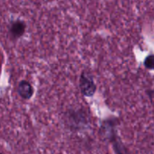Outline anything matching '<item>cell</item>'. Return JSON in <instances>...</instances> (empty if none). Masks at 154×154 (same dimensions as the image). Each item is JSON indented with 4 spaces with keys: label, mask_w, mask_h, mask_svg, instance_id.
Here are the masks:
<instances>
[{
    "label": "cell",
    "mask_w": 154,
    "mask_h": 154,
    "mask_svg": "<svg viewBox=\"0 0 154 154\" xmlns=\"http://www.w3.org/2000/svg\"><path fill=\"white\" fill-rule=\"evenodd\" d=\"M144 67L149 70H154V54L148 55L144 61Z\"/></svg>",
    "instance_id": "5b68a950"
},
{
    "label": "cell",
    "mask_w": 154,
    "mask_h": 154,
    "mask_svg": "<svg viewBox=\"0 0 154 154\" xmlns=\"http://www.w3.org/2000/svg\"><path fill=\"white\" fill-rule=\"evenodd\" d=\"M115 123L111 120H107L103 123L100 129V132L102 133V136L108 139V141H111L114 147H115L116 152L120 153V152H123L121 150V144L118 142V138L116 135V129H115Z\"/></svg>",
    "instance_id": "6da1fadb"
},
{
    "label": "cell",
    "mask_w": 154,
    "mask_h": 154,
    "mask_svg": "<svg viewBox=\"0 0 154 154\" xmlns=\"http://www.w3.org/2000/svg\"><path fill=\"white\" fill-rule=\"evenodd\" d=\"M17 93L23 99L29 100L34 94V89L29 82L23 80L18 84Z\"/></svg>",
    "instance_id": "3957f363"
},
{
    "label": "cell",
    "mask_w": 154,
    "mask_h": 154,
    "mask_svg": "<svg viewBox=\"0 0 154 154\" xmlns=\"http://www.w3.org/2000/svg\"><path fill=\"white\" fill-rule=\"evenodd\" d=\"M79 87L84 96L91 97L96 91V85L93 76L87 72H83L80 76Z\"/></svg>",
    "instance_id": "7a4b0ae2"
},
{
    "label": "cell",
    "mask_w": 154,
    "mask_h": 154,
    "mask_svg": "<svg viewBox=\"0 0 154 154\" xmlns=\"http://www.w3.org/2000/svg\"><path fill=\"white\" fill-rule=\"evenodd\" d=\"M26 23L20 20H16L11 23L9 26V32L14 38H18L24 34L26 31Z\"/></svg>",
    "instance_id": "277c9868"
},
{
    "label": "cell",
    "mask_w": 154,
    "mask_h": 154,
    "mask_svg": "<svg viewBox=\"0 0 154 154\" xmlns=\"http://www.w3.org/2000/svg\"><path fill=\"white\" fill-rule=\"evenodd\" d=\"M150 96H151V98H153L154 99V90L150 91Z\"/></svg>",
    "instance_id": "8992f818"
}]
</instances>
